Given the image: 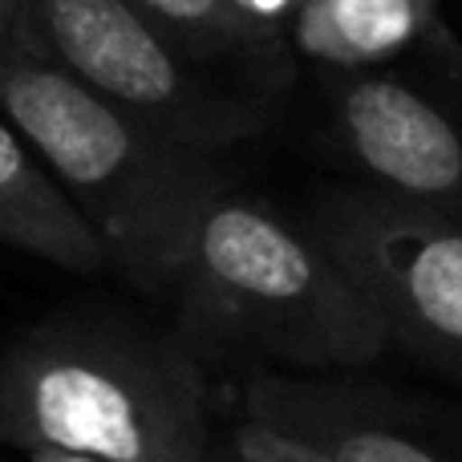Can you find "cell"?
Listing matches in <instances>:
<instances>
[{
	"label": "cell",
	"instance_id": "3957f363",
	"mask_svg": "<svg viewBox=\"0 0 462 462\" xmlns=\"http://www.w3.org/2000/svg\"><path fill=\"white\" fill-rule=\"evenodd\" d=\"M0 447L106 462H208V374L171 337L57 317L0 349Z\"/></svg>",
	"mask_w": 462,
	"mask_h": 462
},
{
	"label": "cell",
	"instance_id": "6da1fadb",
	"mask_svg": "<svg viewBox=\"0 0 462 462\" xmlns=\"http://www.w3.org/2000/svg\"><path fill=\"white\" fill-rule=\"evenodd\" d=\"M0 114L94 227L110 272L143 292H175L203 211L227 195L216 154L151 134L16 45H0Z\"/></svg>",
	"mask_w": 462,
	"mask_h": 462
},
{
	"label": "cell",
	"instance_id": "9c48e42d",
	"mask_svg": "<svg viewBox=\"0 0 462 462\" xmlns=\"http://www.w3.org/2000/svg\"><path fill=\"white\" fill-rule=\"evenodd\" d=\"M439 0H304L292 16L296 49L341 73H361L418 45Z\"/></svg>",
	"mask_w": 462,
	"mask_h": 462
},
{
	"label": "cell",
	"instance_id": "5b68a950",
	"mask_svg": "<svg viewBox=\"0 0 462 462\" xmlns=\"http://www.w3.org/2000/svg\"><path fill=\"white\" fill-rule=\"evenodd\" d=\"M309 231L374 304L385 341L462 385V231L361 191L320 195Z\"/></svg>",
	"mask_w": 462,
	"mask_h": 462
},
{
	"label": "cell",
	"instance_id": "7c38bea8",
	"mask_svg": "<svg viewBox=\"0 0 462 462\" xmlns=\"http://www.w3.org/2000/svg\"><path fill=\"white\" fill-rule=\"evenodd\" d=\"M300 5L304 0H227V8H231V16H236L247 45L276 37V29L292 21Z\"/></svg>",
	"mask_w": 462,
	"mask_h": 462
},
{
	"label": "cell",
	"instance_id": "9a60e30c",
	"mask_svg": "<svg viewBox=\"0 0 462 462\" xmlns=\"http://www.w3.org/2000/svg\"><path fill=\"white\" fill-rule=\"evenodd\" d=\"M208 462H236V455H231L227 447H211V458Z\"/></svg>",
	"mask_w": 462,
	"mask_h": 462
},
{
	"label": "cell",
	"instance_id": "5bb4252c",
	"mask_svg": "<svg viewBox=\"0 0 462 462\" xmlns=\"http://www.w3.org/2000/svg\"><path fill=\"white\" fill-rule=\"evenodd\" d=\"M29 462H106L94 455H73V450H53V447H37V450H24Z\"/></svg>",
	"mask_w": 462,
	"mask_h": 462
},
{
	"label": "cell",
	"instance_id": "8992f818",
	"mask_svg": "<svg viewBox=\"0 0 462 462\" xmlns=\"http://www.w3.org/2000/svg\"><path fill=\"white\" fill-rule=\"evenodd\" d=\"M418 45V78L361 69L337 81L333 134L369 191L462 231V45L442 16Z\"/></svg>",
	"mask_w": 462,
	"mask_h": 462
},
{
	"label": "cell",
	"instance_id": "52a82bcc",
	"mask_svg": "<svg viewBox=\"0 0 462 462\" xmlns=\"http://www.w3.org/2000/svg\"><path fill=\"white\" fill-rule=\"evenodd\" d=\"M244 418L317 447L333 462H462V434L422 422L390 390L260 369L244 385Z\"/></svg>",
	"mask_w": 462,
	"mask_h": 462
},
{
	"label": "cell",
	"instance_id": "4fadbf2b",
	"mask_svg": "<svg viewBox=\"0 0 462 462\" xmlns=\"http://www.w3.org/2000/svg\"><path fill=\"white\" fill-rule=\"evenodd\" d=\"M0 45L21 49V24H16V0H0Z\"/></svg>",
	"mask_w": 462,
	"mask_h": 462
},
{
	"label": "cell",
	"instance_id": "ba28073f",
	"mask_svg": "<svg viewBox=\"0 0 462 462\" xmlns=\"http://www.w3.org/2000/svg\"><path fill=\"white\" fill-rule=\"evenodd\" d=\"M0 244L81 276L110 272L102 239L8 118H0Z\"/></svg>",
	"mask_w": 462,
	"mask_h": 462
},
{
	"label": "cell",
	"instance_id": "277c9868",
	"mask_svg": "<svg viewBox=\"0 0 462 462\" xmlns=\"http://www.w3.org/2000/svg\"><path fill=\"white\" fill-rule=\"evenodd\" d=\"M21 49L195 154H219L268 126V106L216 89L130 0H16Z\"/></svg>",
	"mask_w": 462,
	"mask_h": 462
},
{
	"label": "cell",
	"instance_id": "8fae6325",
	"mask_svg": "<svg viewBox=\"0 0 462 462\" xmlns=\"http://www.w3.org/2000/svg\"><path fill=\"white\" fill-rule=\"evenodd\" d=\"M224 447L236 455V462H333L317 447H304V442L288 439V434L272 430L263 422H252V418H239L231 426Z\"/></svg>",
	"mask_w": 462,
	"mask_h": 462
},
{
	"label": "cell",
	"instance_id": "30bf717a",
	"mask_svg": "<svg viewBox=\"0 0 462 462\" xmlns=\"http://www.w3.org/2000/svg\"><path fill=\"white\" fill-rule=\"evenodd\" d=\"M154 29H162L187 57H219L227 49H244L236 16L227 0H130Z\"/></svg>",
	"mask_w": 462,
	"mask_h": 462
},
{
	"label": "cell",
	"instance_id": "7a4b0ae2",
	"mask_svg": "<svg viewBox=\"0 0 462 462\" xmlns=\"http://www.w3.org/2000/svg\"><path fill=\"white\" fill-rule=\"evenodd\" d=\"M175 300V341L199 365L239 357L268 374H333L374 365L390 349L341 263L244 195H219L203 211Z\"/></svg>",
	"mask_w": 462,
	"mask_h": 462
}]
</instances>
